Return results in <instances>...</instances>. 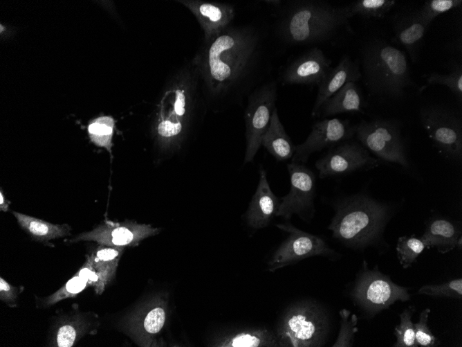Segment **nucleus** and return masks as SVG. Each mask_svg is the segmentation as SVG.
<instances>
[{
  "label": "nucleus",
  "instance_id": "obj_40",
  "mask_svg": "<svg viewBox=\"0 0 462 347\" xmlns=\"http://www.w3.org/2000/svg\"><path fill=\"white\" fill-rule=\"evenodd\" d=\"M264 2L268 5L272 6L275 8H279L284 2L279 0H266Z\"/></svg>",
  "mask_w": 462,
  "mask_h": 347
},
{
  "label": "nucleus",
  "instance_id": "obj_24",
  "mask_svg": "<svg viewBox=\"0 0 462 347\" xmlns=\"http://www.w3.org/2000/svg\"><path fill=\"white\" fill-rule=\"evenodd\" d=\"M12 213L19 225L37 242L45 243L65 237L69 235L71 230V227L67 224H53L19 212Z\"/></svg>",
  "mask_w": 462,
  "mask_h": 347
},
{
  "label": "nucleus",
  "instance_id": "obj_29",
  "mask_svg": "<svg viewBox=\"0 0 462 347\" xmlns=\"http://www.w3.org/2000/svg\"><path fill=\"white\" fill-rule=\"evenodd\" d=\"M114 127L115 121L111 116H101L94 119L88 126L91 141L111 152Z\"/></svg>",
  "mask_w": 462,
  "mask_h": 347
},
{
  "label": "nucleus",
  "instance_id": "obj_35",
  "mask_svg": "<svg viewBox=\"0 0 462 347\" xmlns=\"http://www.w3.org/2000/svg\"><path fill=\"white\" fill-rule=\"evenodd\" d=\"M418 294L431 296H441L461 299L462 297V279L456 278L438 285H425Z\"/></svg>",
  "mask_w": 462,
  "mask_h": 347
},
{
  "label": "nucleus",
  "instance_id": "obj_23",
  "mask_svg": "<svg viewBox=\"0 0 462 347\" xmlns=\"http://www.w3.org/2000/svg\"><path fill=\"white\" fill-rule=\"evenodd\" d=\"M261 146L277 161L291 159L295 145L285 131L275 107L272 114L269 126L261 139Z\"/></svg>",
  "mask_w": 462,
  "mask_h": 347
},
{
  "label": "nucleus",
  "instance_id": "obj_21",
  "mask_svg": "<svg viewBox=\"0 0 462 347\" xmlns=\"http://www.w3.org/2000/svg\"><path fill=\"white\" fill-rule=\"evenodd\" d=\"M421 239L426 248L435 247L441 253H447L455 247L461 248V231L458 225L444 218H434L427 224Z\"/></svg>",
  "mask_w": 462,
  "mask_h": 347
},
{
  "label": "nucleus",
  "instance_id": "obj_4",
  "mask_svg": "<svg viewBox=\"0 0 462 347\" xmlns=\"http://www.w3.org/2000/svg\"><path fill=\"white\" fill-rule=\"evenodd\" d=\"M328 229L348 247L364 248L380 240L389 208L369 196L357 194L338 201Z\"/></svg>",
  "mask_w": 462,
  "mask_h": 347
},
{
  "label": "nucleus",
  "instance_id": "obj_14",
  "mask_svg": "<svg viewBox=\"0 0 462 347\" xmlns=\"http://www.w3.org/2000/svg\"><path fill=\"white\" fill-rule=\"evenodd\" d=\"M355 135V126L349 120L326 118L315 122L311 132L301 144L295 145L291 162L304 164L314 152L349 140Z\"/></svg>",
  "mask_w": 462,
  "mask_h": 347
},
{
  "label": "nucleus",
  "instance_id": "obj_38",
  "mask_svg": "<svg viewBox=\"0 0 462 347\" xmlns=\"http://www.w3.org/2000/svg\"><path fill=\"white\" fill-rule=\"evenodd\" d=\"M21 292L20 287L13 286L2 277L0 278V300L9 307L17 306V300Z\"/></svg>",
  "mask_w": 462,
  "mask_h": 347
},
{
  "label": "nucleus",
  "instance_id": "obj_9",
  "mask_svg": "<svg viewBox=\"0 0 462 347\" xmlns=\"http://www.w3.org/2000/svg\"><path fill=\"white\" fill-rule=\"evenodd\" d=\"M358 142L368 151L382 160L409 168L405 146L397 125L389 121L362 120L355 125Z\"/></svg>",
  "mask_w": 462,
  "mask_h": 347
},
{
  "label": "nucleus",
  "instance_id": "obj_8",
  "mask_svg": "<svg viewBox=\"0 0 462 347\" xmlns=\"http://www.w3.org/2000/svg\"><path fill=\"white\" fill-rule=\"evenodd\" d=\"M276 226L288 235L268 262L270 272L317 256L331 260L340 258V255L320 237L302 231L288 222L279 223Z\"/></svg>",
  "mask_w": 462,
  "mask_h": 347
},
{
  "label": "nucleus",
  "instance_id": "obj_22",
  "mask_svg": "<svg viewBox=\"0 0 462 347\" xmlns=\"http://www.w3.org/2000/svg\"><path fill=\"white\" fill-rule=\"evenodd\" d=\"M363 107L359 87L355 82H349L323 103L317 116L327 117L342 113L362 112Z\"/></svg>",
  "mask_w": 462,
  "mask_h": 347
},
{
  "label": "nucleus",
  "instance_id": "obj_5",
  "mask_svg": "<svg viewBox=\"0 0 462 347\" xmlns=\"http://www.w3.org/2000/svg\"><path fill=\"white\" fill-rule=\"evenodd\" d=\"M365 82L373 92L392 98H401L412 86L406 54L381 39L370 42L362 52Z\"/></svg>",
  "mask_w": 462,
  "mask_h": 347
},
{
  "label": "nucleus",
  "instance_id": "obj_16",
  "mask_svg": "<svg viewBox=\"0 0 462 347\" xmlns=\"http://www.w3.org/2000/svg\"><path fill=\"white\" fill-rule=\"evenodd\" d=\"M154 231L144 224L105 221L90 231L77 235L68 242L93 241L102 245L120 247L131 245L153 234Z\"/></svg>",
  "mask_w": 462,
  "mask_h": 347
},
{
  "label": "nucleus",
  "instance_id": "obj_11",
  "mask_svg": "<svg viewBox=\"0 0 462 347\" xmlns=\"http://www.w3.org/2000/svg\"><path fill=\"white\" fill-rule=\"evenodd\" d=\"M422 124L436 148L445 157L462 158L461 119L450 109L438 106L422 107Z\"/></svg>",
  "mask_w": 462,
  "mask_h": 347
},
{
  "label": "nucleus",
  "instance_id": "obj_13",
  "mask_svg": "<svg viewBox=\"0 0 462 347\" xmlns=\"http://www.w3.org/2000/svg\"><path fill=\"white\" fill-rule=\"evenodd\" d=\"M378 164V159L372 157L359 142L345 141L337 147H333L326 154L318 159L315 167L319 171V177L324 179L360 170H369Z\"/></svg>",
  "mask_w": 462,
  "mask_h": 347
},
{
  "label": "nucleus",
  "instance_id": "obj_10",
  "mask_svg": "<svg viewBox=\"0 0 462 347\" xmlns=\"http://www.w3.org/2000/svg\"><path fill=\"white\" fill-rule=\"evenodd\" d=\"M277 98V86L273 80L255 87L248 96L245 112V163L254 159L261 146V139L269 126Z\"/></svg>",
  "mask_w": 462,
  "mask_h": 347
},
{
  "label": "nucleus",
  "instance_id": "obj_3",
  "mask_svg": "<svg viewBox=\"0 0 462 347\" xmlns=\"http://www.w3.org/2000/svg\"><path fill=\"white\" fill-rule=\"evenodd\" d=\"M279 8L278 35L291 45L329 40L351 19L346 6L335 7L322 1H292Z\"/></svg>",
  "mask_w": 462,
  "mask_h": 347
},
{
  "label": "nucleus",
  "instance_id": "obj_17",
  "mask_svg": "<svg viewBox=\"0 0 462 347\" xmlns=\"http://www.w3.org/2000/svg\"><path fill=\"white\" fill-rule=\"evenodd\" d=\"M195 17L203 33V42L219 35L232 24L234 7L228 3L203 0H178Z\"/></svg>",
  "mask_w": 462,
  "mask_h": 347
},
{
  "label": "nucleus",
  "instance_id": "obj_32",
  "mask_svg": "<svg viewBox=\"0 0 462 347\" xmlns=\"http://www.w3.org/2000/svg\"><path fill=\"white\" fill-rule=\"evenodd\" d=\"M461 3V0H428L425 1L423 6L416 14L429 26L439 15L457 8Z\"/></svg>",
  "mask_w": 462,
  "mask_h": 347
},
{
  "label": "nucleus",
  "instance_id": "obj_28",
  "mask_svg": "<svg viewBox=\"0 0 462 347\" xmlns=\"http://www.w3.org/2000/svg\"><path fill=\"white\" fill-rule=\"evenodd\" d=\"M396 4L394 0H358L347 6L349 17L382 18Z\"/></svg>",
  "mask_w": 462,
  "mask_h": 347
},
{
  "label": "nucleus",
  "instance_id": "obj_15",
  "mask_svg": "<svg viewBox=\"0 0 462 347\" xmlns=\"http://www.w3.org/2000/svg\"><path fill=\"white\" fill-rule=\"evenodd\" d=\"M96 316L92 312H82L77 305L55 317L48 334V346L72 347L84 336L93 335L96 328Z\"/></svg>",
  "mask_w": 462,
  "mask_h": 347
},
{
  "label": "nucleus",
  "instance_id": "obj_26",
  "mask_svg": "<svg viewBox=\"0 0 462 347\" xmlns=\"http://www.w3.org/2000/svg\"><path fill=\"white\" fill-rule=\"evenodd\" d=\"M121 250L116 247L100 244L86 256L98 278V287L95 292L100 294L107 276L110 274L111 265L115 263Z\"/></svg>",
  "mask_w": 462,
  "mask_h": 347
},
{
  "label": "nucleus",
  "instance_id": "obj_2",
  "mask_svg": "<svg viewBox=\"0 0 462 347\" xmlns=\"http://www.w3.org/2000/svg\"><path fill=\"white\" fill-rule=\"evenodd\" d=\"M165 85L156 131L160 148L172 151L181 148L191 111L203 93L191 60L174 69Z\"/></svg>",
  "mask_w": 462,
  "mask_h": 347
},
{
  "label": "nucleus",
  "instance_id": "obj_27",
  "mask_svg": "<svg viewBox=\"0 0 462 347\" xmlns=\"http://www.w3.org/2000/svg\"><path fill=\"white\" fill-rule=\"evenodd\" d=\"M89 286L88 282L76 272L62 287L50 295L35 296L36 307L41 309L50 308L64 299L76 296Z\"/></svg>",
  "mask_w": 462,
  "mask_h": 347
},
{
  "label": "nucleus",
  "instance_id": "obj_37",
  "mask_svg": "<svg viewBox=\"0 0 462 347\" xmlns=\"http://www.w3.org/2000/svg\"><path fill=\"white\" fill-rule=\"evenodd\" d=\"M165 320V314L163 308L156 307L151 310L145 316L142 325L149 334H156L163 328Z\"/></svg>",
  "mask_w": 462,
  "mask_h": 347
},
{
  "label": "nucleus",
  "instance_id": "obj_18",
  "mask_svg": "<svg viewBox=\"0 0 462 347\" xmlns=\"http://www.w3.org/2000/svg\"><path fill=\"white\" fill-rule=\"evenodd\" d=\"M331 60L317 47L312 48L287 66L283 72L284 84H314L321 83L331 69Z\"/></svg>",
  "mask_w": 462,
  "mask_h": 347
},
{
  "label": "nucleus",
  "instance_id": "obj_33",
  "mask_svg": "<svg viewBox=\"0 0 462 347\" xmlns=\"http://www.w3.org/2000/svg\"><path fill=\"white\" fill-rule=\"evenodd\" d=\"M428 84H439L447 87L459 100H462V66L456 64L447 74L432 73L427 77Z\"/></svg>",
  "mask_w": 462,
  "mask_h": 347
},
{
  "label": "nucleus",
  "instance_id": "obj_7",
  "mask_svg": "<svg viewBox=\"0 0 462 347\" xmlns=\"http://www.w3.org/2000/svg\"><path fill=\"white\" fill-rule=\"evenodd\" d=\"M351 296L357 305L373 314L388 308L397 301L405 302L410 299L407 288L393 283L376 267L369 269L365 261Z\"/></svg>",
  "mask_w": 462,
  "mask_h": 347
},
{
  "label": "nucleus",
  "instance_id": "obj_6",
  "mask_svg": "<svg viewBox=\"0 0 462 347\" xmlns=\"http://www.w3.org/2000/svg\"><path fill=\"white\" fill-rule=\"evenodd\" d=\"M329 317L318 303L302 300L289 305L275 331L281 347L322 346L329 332Z\"/></svg>",
  "mask_w": 462,
  "mask_h": 347
},
{
  "label": "nucleus",
  "instance_id": "obj_20",
  "mask_svg": "<svg viewBox=\"0 0 462 347\" xmlns=\"http://www.w3.org/2000/svg\"><path fill=\"white\" fill-rule=\"evenodd\" d=\"M279 200L272 191L264 169L259 172V184L248 211V224L255 229L267 226L279 207Z\"/></svg>",
  "mask_w": 462,
  "mask_h": 347
},
{
  "label": "nucleus",
  "instance_id": "obj_1",
  "mask_svg": "<svg viewBox=\"0 0 462 347\" xmlns=\"http://www.w3.org/2000/svg\"><path fill=\"white\" fill-rule=\"evenodd\" d=\"M264 57V35L251 24L231 25L203 42L191 60L203 95L212 103L250 94L258 82Z\"/></svg>",
  "mask_w": 462,
  "mask_h": 347
},
{
  "label": "nucleus",
  "instance_id": "obj_31",
  "mask_svg": "<svg viewBox=\"0 0 462 347\" xmlns=\"http://www.w3.org/2000/svg\"><path fill=\"white\" fill-rule=\"evenodd\" d=\"M416 311L415 307L410 305L400 314V324L395 328L396 341L395 347H416L415 330L411 319Z\"/></svg>",
  "mask_w": 462,
  "mask_h": 347
},
{
  "label": "nucleus",
  "instance_id": "obj_30",
  "mask_svg": "<svg viewBox=\"0 0 462 347\" xmlns=\"http://www.w3.org/2000/svg\"><path fill=\"white\" fill-rule=\"evenodd\" d=\"M426 248L425 244L420 238L411 236H401L397 240V256L404 269L411 267L417 258Z\"/></svg>",
  "mask_w": 462,
  "mask_h": 347
},
{
  "label": "nucleus",
  "instance_id": "obj_25",
  "mask_svg": "<svg viewBox=\"0 0 462 347\" xmlns=\"http://www.w3.org/2000/svg\"><path fill=\"white\" fill-rule=\"evenodd\" d=\"M427 26L416 12L401 19L395 28V37L397 42L408 52L413 62L416 61L417 50L423 39Z\"/></svg>",
  "mask_w": 462,
  "mask_h": 347
},
{
  "label": "nucleus",
  "instance_id": "obj_39",
  "mask_svg": "<svg viewBox=\"0 0 462 347\" xmlns=\"http://www.w3.org/2000/svg\"><path fill=\"white\" fill-rule=\"evenodd\" d=\"M10 202L7 200L3 193L2 189L0 190V211L7 212L9 209Z\"/></svg>",
  "mask_w": 462,
  "mask_h": 347
},
{
  "label": "nucleus",
  "instance_id": "obj_36",
  "mask_svg": "<svg viewBox=\"0 0 462 347\" xmlns=\"http://www.w3.org/2000/svg\"><path fill=\"white\" fill-rule=\"evenodd\" d=\"M430 312L429 308L423 310L420 314L419 321L414 323L415 339L417 345L421 347L436 346L439 342L427 326Z\"/></svg>",
  "mask_w": 462,
  "mask_h": 347
},
{
  "label": "nucleus",
  "instance_id": "obj_34",
  "mask_svg": "<svg viewBox=\"0 0 462 347\" xmlns=\"http://www.w3.org/2000/svg\"><path fill=\"white\" fill-rule=\"evenodd\" d=\"M340 316V329L338 337L332 346L333 347H349L353 346L354 335L358 329L356 326L358 318L355 314L346 309H342L339 312Z\"/></svg>",
  "mask_w": 462,
  "mask_h": 347
},
{
  "label": "nucleus",
  "instance_id": "obj_12",
  "mask_svg": "<svg viewBox=\"0 0 462 347\" xmlns=\"http://www.w3.org/2000/svg\"><path fill=\"white\" fill-rule=\"evenodd\" d=\"M290 188L280 198L276 216L289 220L294 215L306 222L311 221L315 213L314 198L315 176L304 164L291 162L287 165Z\"/></svg>",
  "mask_w": 462,
  "mask_h": 347
},
{
  "label": "nucleus",
  "instance_id": "obj_19",
  "mask_svg": "<svg viewBox=\"0 0 462 347\" xmlns=\"http://www.w3.org/2000/svg\"><path fill=\"white\" fill-rule=\"evenodd\" d=\"M362 77L358 63L344 55L338 65L331 68L318 86L317 98L311 111L316 116L323 103L349 82H356Z\"/></svg>",
  "mask_w": 462,
  "mask_h": 347
}]
</instances>
